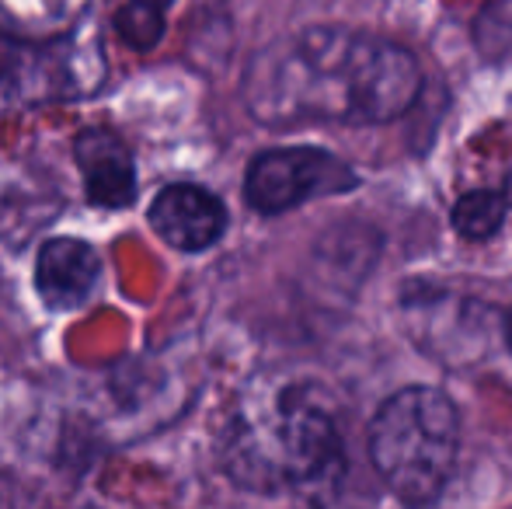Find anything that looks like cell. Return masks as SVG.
I'll return each instance as SVG.
<instances>
[{
  "mask_svg": "<svg viewBox=\"0 0 512 509\" xmlns=\"http://www.w3.org/2000/svg\"><path fill=\"white\" fill-rule=\"evenodd\" d=\"M422 91V70L398 42L349 28H304L251 56L244 105L265 126L391 123Z\"/></svg>",
  "mask_w": 512,
  "mask_h": 509,
  "instance_id": "1",
  "label": "cell"
},
{
  "mask_svg": "<svg viewBox=\"0 0 512 509\" xmlns=\"http://www.w3.org/2000/svg\"><path fill=\"white\" fill-rule=\"evenodd\" d=\"M220 464L251 492L331 482L342 468V429L328 391L304 381L248 391L223 426Z\"/></svg>",
  "mask_w": 512,
  "mask_h": 509,
  "instance_id": "2",
  "label": "cell"
},
{
  "mask_svg": "<svg viewBox=\"0 0 512 509\" xmlns=\"http://www.w3.org/2000/svg\"><path fill=\"white\" fill-rule=\"evenodd\" d=\"M460 454V419L436 387H405L380 405L370 426V461L405 506L443 496Z\"/></svg>",
  "mask_w": 512,
  "mask_h": 509,
  "instance_id": "3",
  "label": "cell"
},
{
  "mask_svg": "<svg viewBox=\"0 0 512 509\" xmlns=\"http://www.w3.org/2000/svg\"><path fill=\"white\" fill-rule=\"evenodd\" d=\"M88 49L74 39H25L0 32V116L84 95Z\"/></svg>",
  "mask_w": 512,
  "mask_h": 509,
  "instance_id": "4",
  "label": "cell"
},
{
  "mask_svg": "<svg viewBox=\"0 0 512 509\" xmlns=\"http://www.w3.org/2000/svg\"><path fill=\"white\" fill-rule=\"evenodd\" d=\"M356 185V175L345 161L321 147H279L251 157L244 171V199L255 213L276 217L293 206H304L314 196L345 192Z\"/></svg>",
  "mask_w": 512,
  "mask_h": 509,
  "instance_id": "5",
  "label": "cell"
},
{
  "mask_svg": "<svg viewBox=\"0 0 512 509\" xmlns=\"http://www.w3.org/2000/svg\"><path fill=\"white\" fill-rule=\"evenodd\" d=\"M147 220L154 234L171 245L175 252H206L227 234V206L220 203L216 192L203 189L196 182H175L164 185L154 199H150Z\"/></svg>",
  "mask_w": 512,
  "mask_h": 509,
  "instance_id": "6",
  "label": "cell"
},
{
  "mask_svg": "<svg viewBox=\"0 0 512 509\" xmlns=\"http://www.w3.org/2000/svg\"><path fill=\"white\" fill-rule=\"evenodd\" d=\"M74 164L84 199L98 210H129L140 196V178L129 143L112 126H88L74 136Z\"/></svg>",
  "mask_w": 512,
  "mask_h": 509,
  "instance_id": "7",
  "label": "cell"
},
{
  "mask_svg": "<svg viewBox=\"0 0 512 509\" xmlns=\"http://www.w3.org/2000/svg\"><path fill=\"white\" fill-rule=\"evenodd\" d=\"M35 293L56 314H74L102 283V255L91 241L49 238L35 252Z\"/></svg>",
  "mask_w": 512,
  "mask_h": 509,
  "instance_id": "8",
  "label": "cell"
},
{
  "mask_svg": "<svg viewBox=\"0 0 512 509\" xmlns=\"http://www.w3.org/2000/svg\"><path fill=\"white\" fill-rule=\"evenodd\" d=\"M506 210H509V199L502 196V192L474 189V192H467V196H460L457 206H453V227H457L460 238L485 241L502 227Z\"/></svg>",
  "mask_w": 512,
  "mask_h": 509,
  "instance_id": "9",
  "label": "cell"
},
{
  "mask_svg": "<svg viewBox=\"0 0 512 509\" xmlns=\"http://www.w3.org/2000/svg\"><path fill=\"white\" fill-rule=\"evenodd\" d=\"M175 0H129L119 14H115V28H119L122 42L136 53H150L161 42L164 21Z\"/></svg>",
  "mask_w": 512,
  "mask_h": 509,
  "instance_id": "10",
  "label": "cell"
},
{
  "mask_svg": "<svg viewBox=\"0 0 512 509\" xmlns=\"http://www.w3.org/2000/svg\"><path fill=\"white\" fill-rule=\"evenodd\" d=\"M502 342H506V349L512 353V311L502 318Z\"/></svg>",
  "mask_w": 512,
  "mask_h": 509,
  "instance_id": "11",
  "label": "cell"
}]
</instances>
